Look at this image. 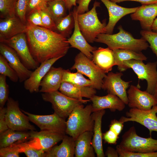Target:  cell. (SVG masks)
Instances as JSON below:
<instances>
[{
	"mask_svg": "<svg viewBox=\"0 0 157 157\" xmlns=\"http://www.w3.org/2000/svg\"><path fill=\"white\" fill-rule=\"evenodd\" d=\"M61 58H52L40 63V65L33 72L29 77L24 82V87L31 93L40 91L41 81L53 64Z\"/></svg>",
	"mask_w": 157,
	"mask_h": 157,
	"instance_id": "obj_18",
	"label": "cell"
},
{
	"mask_svg": "<svg viewBox=\"0 0 157 157\" xmlns=\"http://www.w3.org/2000/svg\"><path fill=\"white\" fill-rule=\"evenodd\" d=\"M152 31L157 32V17L154 21L152 26Z\"/></svg>",
	"mask_w": 157,
	"mask_h": 157,
	"instance_id": "obj_52",
	"label": "cell"
},
{
	"mask_svg": "<svg viewBox=\"0 0 157 157\" xmlns=\"http://www.w3.org/2000/svg\"><path fill=\"white\" fill-rule=\"evenodd\" d=\"M0 53L16 72L19 82H24L29 77L33 72L25 66L17 53L13 48L5 44L0 42Z\"/></svg>",
	"mask_w": 157,
	"mask_h": 157,
	"instance_id": "obj_16",
	"label": "cell"
},
{
	"mask_svg": "<svg viewBox=\"0 0 157 157\" xmlns=\"http://www.w3.org/2000/svg\"><path fill=\"white\" fill-rule=\"evenodd\" d=\"M6 76L0 74V108L4 107L9 98V86L6 82Z\"/></svg>",
	"mask_w": 157,
	"mask_h": 157,
	"instance_id": "obj_38",
	"label": "cell"
},
{
	"mask_svg": "<svg viewBox=\"0 0 157 157\" xmlns=\"http://www.w3.org/2000/svg\"><path fill=\"white\" fill-rule=\"evenodd\" d=\"M142 37L149 43L150 47L157 57V32L144 30L140 31Z\"/></svg>",
	"mask_w": 157,
	"mask_h": 157,
	"instance_id": "obj_37",
	"label": "cell"
},
{
	"mask_svg": "<svg viewBox=\"0 0 157 157\" xmlns=\"http://www.w3.org/2000/svg\"><path fill=\"white\" fill-rule=\"evenodd\" d=\"M62 81L81 87H92L93 85L91 81L85 78L81 73L78 72L76 73L71 72L69 69H63Z\"/></svg>",
	"mask_w": 157,
	"mask_h": 157,
	"instance_id": "obj_32",
	"label": "cell"
},
{
	"mask_svg": "<svg viewBox=\"0 0 157 157\" xmlns=\"http://www.w3.org/2000/svg\"><path fill=\"white\" fill-rule=\"evenodd\" d=\"M100 5V3L96 1L90 10L77 15V21L80 30L89 43L94 42L99 34L106 33V25L105 22L102 23L99 21L96 12V8Z\"/></svg>",
	"mask_w": 157,
	"mask_h": 157,
	"instance_id": "obj_4",
	"label": "cell"
},
{
	"mask_svg": "<svg viewBox=\"0 0 157 157\" xmlns=\"http://www.w3.org/2000/svg\"><path fill=\"white\" fill-rule=\"evenodd\" d=\"M113 2L120 3L125 1H133L139 2L142 5H148L157 3V0H109Z\"/></svg>",
	"mask_w": 157,
	"mask_h": 157,
	"instance_id": "obj_49",
	"label": "cell"
},
{
	"mask_svg": "<svg viewBox=\"0 0 157 157\" xmlns=\"http://www.w3.org/2000/svg\"><path fill=\"white\" fill-rule=\"evenodd\" d=\"M42 97L44 101L51 103L54 112L65 119L76 106L90 101L70 97L58 90L43 93Z\"/></svg>",
	"mask_w": 157,
	"mask_h": 157,
	"instance_id": "obj_6",
	"label": "cell"
},
{
	"mask_svg": "<svg viewBox=\"0 0 157 157\" xmlns=\"http://www.w3.org/2000/svg\"><path fill=\"white\" fill-rule=\"evenodd\" d=\"M20 153H24L27 157H44L45 152L33 146L29 142H18Z\"/></svg>",
	"mask_w": 157,
	"mask_h": 157,
	"instance_id": "obj_35",
	"label": "cell"
},
{
	"mask_svg": "<svg viewBox=\"0 0 157 157\" xmlns=\"http://www.w3.org/2000/svg\"><path fill=\"white\" fill-rule=\"evenodd\" d=\"M91 0H77L78 6L76 8L78 14H82L88 11L89 4Z\"/></svg>",
	"mask_w": 157,
	"mask_h": 157,
	"instance_id": "obj_47",
	"label": "cell"
},
{
	"mask_svg": "<svg viewBox=\"0 0 157 157\" xmlns=\"http://www.w3.org/2000/svg\"><path fill=\"white\" fill-rule=\"evenodd\" d=\"M157 16V3L142 5L138 7L131 17L133 20L139 21L143 30L152 31V26Z\"/></svg>",
	"mask_w": 157,
	"mask_h": 157,
	"instance_id": "obj_20",
	"label": "cell"
},
{
	"mask_svg": "<svg viewBox=\"0 0 157 157\" xmlns=\"http://www.w3.org/2000/svg\"><path fill=\"white\" fill-rule=\"evenodd\" d=\"M47 3L45 0H29L26 15H28L34 11L47 8Z\"/></svg>",
	"mask_w": 157,
	"mask_h": 157,
	"instance_id": "obj_43",
	"label": "cell"
},
{
	"mask_svg": "<svg viewBox=\"0 0 157 157\" xmlns=\"http://www.w3.org/2000/svg\"><path fill=\"white\" fill-rule=\"evenodd\" d=\"M45 0L46 2H49V1H50L53 0Z\"/></svg>",
	"mask_w": 157,
	"mask_h": 157,
	"instance_id": "obj_54",
	"label": "cell"
},
{
	"mask_svg": "<svg viewBox=\"0 0 157 157\" xmlns=\"http://www.w3.org/2000/svg\"><path fill=\"white\" fill-rule=\"evenodd\" d=\"M88 77L92 82L93 88L100 90L106 74L103 70L81 52L76 56L74 63L71 68Z\"/></svg>",
	"mask_w": 157,
	"mask_h": 157,
	"instance_id": "obj_8",
	"label": "cell"
},
{
	"mask_svg": "<svg viewBox=\"0 0 157 157\" xmlns=\"http://www.w3.org/2000/svg\"><path fill=\"white\" fill-rule=\"evenodd\" d=\"M123 73L120 72L114 73L109 72L103 80L102 89L108 93L115 95L119 97L126 105L129 101L126 90L132 81L126 82L121 78Z\"/></svg>",
	"mask_w": 157,
	"mask_h": 157,
	"instance_id": "obj_13",
	"label": "cell"
},
{
	"mask_svg": "<svg viewBox=\"0 0 157 157\" xmlns=\"http://www.w3.org/2000/svg\"><path fill=\"white\" fill-rule=\"evenodd\" d=\"M18 0H0V16L5 18L16 15Z\"/></svg>",
	"mask_w": 157,
	"mask_h": 157,
	"instance_id": "obj_34",
	"label": "cell"
},
{
	"mask_svg": "<svg viewBox=\"0 0 157 157\" xmlns=\"http://www.w3.org/2000/svg\"><path fill=\"white\" fill-rule=\"evenodd\" d=\"M21 110L27 115L30 121L38 126L40 131L66 133V121L65 119L60 117L55 113L50 115H40Z\"/></svg>",
	"mask_w": 157,
	"mask_h": 157,
	"instance_id": "obj_12",
	"label": "cell"
},
{
	"mask_svg": "<svg viewBox=\"0 0 157 157\" xmlns=\"http://www.w3.org/2000/svg\"><path fill=\"white\" fill-rule=\"evenodd\" d=\"M74 150L75 140L65 135L59 145H56L45 152L44 157H73Z\"/></svg>",
	"mask_w": 157,
	"mask_h": 157,
	"instance_id": "obj_27",
	"label": "cell"
},
{
	"mask_svg": "<svg viewBox=\"0 0 157 157\" xmlns=\"http://www.w3.org/2000/svg\"><path fill=\"white\" fill-rule=\"evenodd\" d=\"M26 25L17 16L1 19L0 41L10 39L18 34L25 33Z\"/></svg>",
	"mask_w": 157,
	"mask_h": 157,
	"instance_id": "obj_19",
	"label": "cell"
},
{
	"mask_svg": "<svg viewBox=\"0 0 157 157\" xmlns=\"http://www.w3.org/2000/svg\"><path fill=\"white\" fill-rule=\"evenodd\" d=\"M77 0H64L67 9L70 10L73 6H76Z\"/></svg>",
	"mask_w": 157,
	"mask_h": 157,
	"instance_id": "obj_51",
	"label": "cell"
},
{
	"mask_svg": "<svg viewBox=\"0 0 157 157\" xmlns=\"http://www.w3.org/2000/svg\"><path fill=\"white\" fill-rule=\"evenodd\" d=\"M42 17L43 27L47 29L53 31L55 23L47 8L39 10Z\"/></svg>",
	"mask_w": 157,
	"mask_h": 157,
	"instance_id": "obj_42",
	"label": "cell"
},
{
	"mask_svg": "<svg viewBox=\"0 0 157 157\" xmlns=\"http://www.w3.org/2000/svg\"><path fill=\"white\" fill-rule=\"evenodd\" d=\"M157 61L144 64L143 61L132 59L125 61L118 69L120 72L131 68L137 75L139 80H145L147 86L146 91L153 95L157 84Z\"/></svg>",
	"mask_w": 157,
	"mask_h": 157,
	"instance_id": "obj_5",
	"label": "cell"
},
{
	"mask_svg": "<svg viewBox=\"0 0 157 157\" xmlns=\"http://www.w3.org/2000/svg\"><path fill=\"white\" fill-rule=\"evenodd\" d=\"M6 108H0V133L9 129L6 120Z\"/></svg>",
	"mask_w": 157,
	"mask_h": 157,
	"instance_id": "obj_46",
	"label": "cell"
},
{
	"mask_svg": "<svg viewBox=\"0 0 157 157\" xmlns=\"http://www.w3.org/2000/svg\"><path fill=\"white\" fill-rule=\"evenodd\" d=\"M90 99L92 102L93 112L107 108L112 112L122 111L125 107L126 104L119 97L110 94L101 97L95 95Z\"/></svg>",
	"mask_w": 157,
	"mask_h": 157,
	"instance_id": "obj_22",
	"label": "cell"
},
{
	"mask_svg": "<svg viewBox=\"0 0 157 157\" xmlns=\"http://www.w3.org/2000/svg\"><path fill=\"white\" fill-rule=\"evenodd\" d=\"M74 19V30L71 37L67 39V42L72 47L77 49L86 56L92 60V52L96 49V47L90 45L81 33L79 28L78 21V13L76 8L73 11Z\"/></svg>",
	"mask_w": 157,
	"mask_h": 157,
	"instance_id": "obj_17",
	"label": "cell"
},
{
	"mask_svg": "<svg viewBox=\"0 0 157 157\" xmlns=\"http://www.w3.org/2000/svg\"><path fill=\"white\" fill-rule=\"evenodd\" d=\"M109 127V129L119 136L123 129L124 123L119 120L114 119L111 121Z\"/></svg>",
	"mask_w": 157,
	"mask_h": 157,
	"instance_id": "obj_48",
	"label": "cell"
},
{
	"mask_svg": "<svg viewBox=\"0 0 157 157\" xmlns=\"http://www.w3.org/2000/svg\"><path fill=\"white\" fill-rule=\"evenodd\" d=\"M92 104L84 107L83 104L76 106L66 121V134L74 140L80 135L87 131H93L94 121Z\"/></svg>",
	"mask_w": 157,
	"mask_h": 157,
	"instance_id": "obj_3",
	"label": "cell"
},
{
	"mask_svg": "<svg viewBox=\"0 0 157 157\" xmlns=\"http://www.w3.org/2000/svg\"><path fill=\"white\" fill-rule=\"evenodd\" d=\"M106 7L109 13V21L106 26V33L112 34L117 22L124 16L135 12L138 7L127 8L117 5L109 0H100Z\"/></svg>",
	"mask_w": 157,
	"mask_h": 157,
	"instance_id": "obj_21",
	"label": "cell"
},
{
	"mask_svg": "<svg viewBox=\"0 0 157 157\" xmlns=\"http://www.w3.org/2000/svg\"><path fill=\"white\" fill-rule=\"evenodd\" d=\"M92 60L105 73L112 70L115 65L113 50L108 47H99L92 53Z\"/></svg>",
	"mask_w": 157,
	"mask_h": 157,
	"instance_id": "obj_26",
	"label": "cell"
},
{
	"mask_svg": "<svg viewBox=\"0 0 157 157\" xmlns=\"http://www.w3.org/2000/svg\"><path fill=\"white\" fill-rule=\"evenodd\" d=\"M105 113V109L92 112L94 121L92 144L97 157H105L102 145L103 134L101 130L102 119Z\"/></svg>",
	"mask_w": 157,
	"mask_h": 157,
	"instance_id": "obj_24",
	"label": "cell"
},
{
	"mask_svg": "<svg viewBox=\"0 0 157 157\" xmlns=\"http://www.w3.org/2000/svg\"><path fill=\"white\" fill-rule=\"evenodd\" d=\"M105 156L107 157H118L119 155L116 149L111 147H107L105 152Z\"/></svg>",
	"mask_w": 157,
	"mask_h": 157,
	"instance_id": "obj_50",
	"label": "cell"
},
{
	"mask_svg": "<svg viewBox=\"0 0 157 157\" xmlns=\"http://www.w3.org/2000/svg\"><path fill=\"white\" fill-rule=\"evenodd\" d=\"M116 149L119 157H157V151L147 153L129 151L122 149L117 145Z\"/></svg>",
	"mask_w": 157,
	"mask_h": 157,
	"instance_id": "obj_39",
	"label": "cell"
},
{
	"mask_svg": "<svg viewBox=\"0 0 157 157\" xmlns=\"http://www.w3.org/2000/svg\"><path fill=\"white\" fill-rule=\"evenodd\" d=\"M47 8L55 23L65 16L67 9L64 0H53L48 2Z\"/></svg>",
	"mask_w": 157,
	"mask_h": 157,
	"instance_id": "obj_33",
	"label": "cell"
},
{
	"mask_svg": "<svg viewBox=\"0 0 157 157\" xmlns=\"http://www.w3.org/2000/svg\"><path fill=\"white\" fill-rule=\"evenodd\" d=\"M115 65L120 66L123 62L132 59L146 60L147 57L140 52L126 49H117L113 50Z\"/></svg>",
	"mask_w": 157,
	"mask_h": 157,
	"instance_id": "obj_30",
	"label": "cell"
},
{
	"mask_svg": "<svg viewBox=\"0 0 157 157\" xmlns=\"http://www.w3.org/2000/svg\"><path fill=\"white\" fill-rule=\"evenodd\" d=\"M59 90L66 96L74 98L90 99L96 93V89L91 86H79L64 81L62 82Z\"/></svg>",
	"mask_w": 157,
	"mask_h": 157,
	"instance_id": "obj_28",
	"label": "cell"
},
{
	"mask_svg": "<svg viewBox=\"0 0 157 157\" xmlns=\"http://www.w3.org/2000/svg\"><path fill=\"white\" fill-rule=\"evenodd\" d=\"M25 33L31 53L40 64L49 59L62 58L70 47L67 38L44 27L35 26L26 21Z\"/></svg>",
	"mask_w": 157,
	"mask_h": 157,
	"instance_id": "obj_1",
	"label": "cell"
},
{
	"mask_svg": "<svg viewBox=\"0 0 157 157\" xmlns=\"http://www.w3.org/2000/svg\"><path fill=\"white\" fill-rule=\"evenodd\" d=\"M63 69L52 66L42 80L40 92L42 93L58 90L62 82Z\"/></svg>",
	"mask_w": 157,
	"mask_h": 157,
	"instance_id": "obj_23",
	"label": "cell"
},
{
	"mask_svg": "<svg viewBox=\"0 0 157 157\" xmlns=\"http://www.w3.org/2000/svg\"><path fill=\"white\" fill-rule=\"evenodd\" d=\"M118 29L119 32L115 34L104 33L99 34L94 42L105 44L112 50L126 49L140 52L149 47L147 41L142 37L139 39L135 38L121 25Z\"/></svg>",
	"mask_w": 157,
	"mask_h": 157,
	"instance_id": "obj_2",
	"label": "cell"
},
{
	"mask_svg": "<svg viewBox=\"0 0 157 157\" xmlns=\"http://www.w3.org/2000/svg\"><path fill=\"white\" fill-rule=\"evenodd\" d=\"M30 132L10 129L0 133V148L6 147L18 142H25L29 138Z\"/></svg>",
	"mask_w": 157,
	"mask_h": 157,
	"instance_id": "obj_29",
	"label": "cell"
},
{
	"mask_svg": "<svg viewBox=\"0 0 157 157\" xmlns=\"http://www.w3.org/2000/svg\"><path fill=\"white\" fill-rule=\"evenodd\" d=\"M6 120L9 128L14 130H35V127L29 122L27 115L20 109L17 101L9 97L6 103Z\"/></svg>",
	"mask_w": 157,
	"mask_h": 157,
	"instance_id": "obj_9",
	"label": "cell"
},
{
	"mask_svg": "<svg viewBox=\"0 0 157 157\" xmlns=\"http://www.w3.org/2000/svg\"><path fill=\"white\" fill-rule=\"evenodd\" d=\"M129 102L131 108L141 110H148L157 105V100L154 96L146 91L141 90L139 87L131 85L127 92Z\"/></svg>",
	"mask_w": 157,
	"mask_h": 157,
	"instance_id": "obj_14",
	"label": "cell"
},
{
	"mask_svg": "<svg viewBox=\"0 0 157 157\" xmlns=\"http://www.w3.org/2000/svg\"><path fill=\"white\" fill-rule=\"evenodd\" d=\"M74 26V19L73 12L55 23L53 30L66 38H68Z\"/></svg>",
	"mask_w": 157,
	"mask_h": 157,
	"instance_id": "obj_31",
	"label": "cell"
},
{
	"mask_svg": "<svg viewBox=\"0 0 157 157\" xmlns=\"http://www.w3.org/2000/svg\"><path fill=\"white\" fill-rule=\"evenodd\" d=\"M27 21L35 26L43 27L41 16L39 10H36L28 15Z\"/></svg>",
	"mask_w": 157,
	"mask_h": 157,
	"instance_id": "obj_44",
	"label": "cell"
},
{
	"mask_svg": "<svg viewBox=\"0 0 157 157\" xmlns=\"http://www.w3.org/2000/svg\"><path fill=\"white\" fill-rule=\"evenodd\" d=\"M29 0H18L16 9V15L26 24V15Z\"/></svg>",
	"mask_w": 157,
	"mask_h": 157,
	"instance_id": "obj_40",
	"label": "cell"
},
{
	"mask_svg": "<svg viewBox=\"0 0 157 157\" xmlns=\"http://www.w3.org/2000/svg\"><path fill=\"white\" fill-rule=\"evenodd\" d=\"M119 137L115 133L109 129L103 134V139L105 142L110 144H116Z\"/></svg>",
	"mask_w": 157,
	"mask_h": 157,
	"instance_id": "obj_45",
	"label": "cell"
},
{
	"mask_svg": "<svg viewBox=\"0 0 157 157\" xmlns=\"http://www.w3.org/2000/svg\"><path fill=\"white\" fill-rule=\"evenodd\" d=\"M0 74L6 77L14 82L19 80L17 73L9 65L8 62L2 55H0Z\"/></svg>",
	"mask_w": 157,
	"mask_h": 157,
	"instance_id": "obj_36",
	"label": "cell"
},
{
	"mask_svg": "<svg viewBox=\"0 0 157 157\" xmlns=\"http://www.w3.org/2000/svg\"><path fill=\"white\" fill-rule=\"evenodd\" d=\"M157 105L148 110H141L136 108H131L126 113L127 117H121L119 121L124 123L135 122L143 125L149 131L151 135L152 131L157 132Z\"/></svg>",
	"mask_w": 157,
	"mask_h": 157,
	"instance_id": "obj_11",
	"label": "cell"
},
{
	"mask_svg": "<svg viewBox=\"0 0 157 157\" xmlns=\"http://www.w3.org/2000/svg\"><path fill=\"white\" fill-rule=\"evenodd\" d=\"M92 131H87L75 140L74 156L76 157H94L95 151L92 144Z\"/></svg>",
	"mask_w": 157,
	"mask_h": 157,
	"instance_id": "obj_25",
	"label": "cell"
},
{
	"mask_svg": "<svg viewBox=\"0 0 157 157\" xmlns=\"http://www.w3.org/2000/svg\"><path fill=\"white\" fill-rule=\"evenodd\" d=\"M153 95L157 100V84L155 87Z\"/></svg>",
	"mask_w": 157,
	"mask_h": 157,
	"instance_id": "obj_53",
	"label": "cell"
},
{
	"mask_svg": "<svg viewBox=\"0 0 157 157\" xmlns=\"http://www.w3.org/2000/svg\"><path fill=\"white\" fill-rule=\"evenodd\" d=\"M20 153L17 142L9 146L0 149V157H19Z\"/></svg>",
	"mask_w": 157,
	"mask_h": 157,
	"instance_id": "obj_41",
	"label": "cell"
},
{
	"mask_svg": "<svg viewBox=\"0 0 157 157\" xmlns=\"http://www.w3.org/2000/svg\"><path fill=\"white\" fill-rule=\"evenodd\" d=\"M13 48L23 64L27 69H35L40 65L32 57L27 44L25 33L18 34L10 39L0 41Z\"/></svg>",
	"mask_w": 157,
	"mask_h": 157,
	"instance_id": "obj_10",
	"label": "cell"
},
{
	"mask_svg": "<svg viewBox=\"0 0 157 157\" xmlns=\"http://www.w3.org/2000/svg\"><path fill=\"white\" fill-rule=\"evenodd\" d=\"M28 142L35 147L44 152L48 150L62 140L66 133L48 131L35 130L29 131Z\"/></svg>",
	"mask_w": 157,
	"mask_h": 157,
	"instance_id": "obj_15",
	"label": "cell"
},
{
	"mask_svg": "<svg viewBox=\"0 0 157 157\" xmlns=\"http://www.w3.org/2000/svg\"><path fill=\"white\" fill-rule=\"evenodd\" d=\"M117 146L128 151L147 153L157 151V140L151 137L145 138L137 134L134 126L130 127L123 134Z\"/></svg>",
	"mask_w": 157,
	"mask_h": 157,
	"instance_id": "obj_7",
	"label": "cell"
}]
</instances>
